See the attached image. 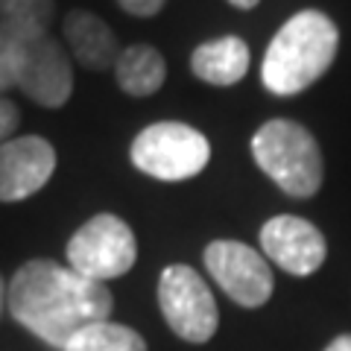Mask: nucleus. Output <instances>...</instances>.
<instances>
[{
  "label": "nucleus",
  "mask_w": 351,
  "mask_h": 351,
  "mask_svg": "<svg viewBox=\"0 0 351 351\" xmlns=\"http://www.w3.org/2000/svg\"><path fill=\"white\" fill-rule=\"evenodd\" d=\"M6 302L12 319L53 348H64L80 328L108 319L114 304L106 284L47 258L29 261L15 272Z\"/></svg>",
  "instance_id": "f257e3e1"
},
{
  "label": "nucleus",
  "mask_w": 351,
  "mask_h": 351,
  "mask_svg": "<svg viewBox=\"0 0 351 351\" xmlns=\"http://www.w3.org/2000/svg\"><path fill=\"white\" fill-rule=\"evenodd\" d=\"M337 47L339 32L331 18L316 9L295 12L267 47L261 68L263 85L281 97L304 91L334 64Z\"/></svg>",
  "instance_id": "f03ea898"
},
{
  "label": "nucleus",
  "mask_w": 351,
  "mask_h": 351,
  "mask_svg": "<svg viewBox=\"0 0 351 351\" xmlns=\"http://www.w3.org/2000/svg\"><path fill=\"white\" fill-rule=\"evenodd\" d=\"M255 164L290 196H313L322 184V152L316 138L293 120H269L252 138Z\"/></svg>",
  "instance_id": "7ed1b4c3"
},
{
  "label": "nucleus",
  "mask_w": 351,
  "mask_h": 351,
  "mask_svg": "<svg viewBox=\"0 0 351 351\" xmlns=\"http://www.w3.org/2000/svg\"><path fill=\"white\" fill-rule=\"evenodd\" d=\"M211 158V144L199 129L188 123H152L132 141V164L161 182H182L202 173Z\"/></svg>",
  "instance_id": "20e7f679"
},
{
  "label": "nucleus",
  "mask_w": 351,
  "mask_h": 351,
  "mask_svg": "<svg viewBox=\"0 0 351 351\" xmlns=\"http://www.w3.org/2000/svg\"><path fill=\"white\" fill-rule=\"evenodd\" d=\"M68 267L80 276L106 284L132 269L138 258V243L132 228L114 214H97L76 228L68 240Z\"/></svg>",
  "instance_id": "39448f33"
},
{
  "label": "nucleus",
  "mask_w": 351,
  "mask_h": 351,
  "mask_svg": "<svg viewBox=\"0 0 351 351\" xmlns=\"http://www.w3.org/2000/svg\"><path fill=\"white\" fill-rule=\"evenodd\" d=\"M158 304L176 337L188 343H208L217 334V302L202 276L184 263H173L158 278Z\"/></svg>",
  "instance_id": "423d86ee"
},
{
  "label": "nucleus",
  "mask_w": 351,
  "mask_h": 351,
  "mask_svg": "<svg viewBox=\"0 0 351 351\" xmlns=\"http://www.w3.org/2000/svg\"><path fill=\"white\" fill-rule=\"evenodd\" d=\"M205 267L232 302L243 307H261L272 295V269L258 249L240 240H214L205 249Z\"/></svg>",
  "instance_id": "0eeeda50"
},
{
  "label": "nucleus",
  "mask_w": 351,
  "mask_h": 351,
  "mask_svg": "<svg viewBox=\"0 0 351 351\" xmlns=\"http://www.w3.org/2000/svg\"><path fill=\"white\" fill-rule=\"evenodd\" d=\"M15 88H21L32 103L44 108H59L71 100L73 68L68 53H64V47L56 38L44 36L21 53Z\"/></svg>",
  "instance_id": "6e6552de"
},
{
  "label": "nucleus",
  "mask_w": 351,
  "mask_h": 351,
  "mask_svg": "<svg viewBox=\"0 0 351 351\" xmlns=\"http://www.w3.org/2000/svg\"><path fill=\"white\" fill-rule=\"evenodd\" d=\"M261 249L263 258L278 263L290 276H313L325 261V237L313 223L302 217H272L261 228Z\"/></svg>",
  "instance_id": "1a4fd4ad"
},
{
  "label": "nucleus",
  "mask_w": 351,
  "mask_h": 351,
  "mask_svg": "<svg viewBox=\"0 0 351 351\" xmlns=\"http://www.w3.org/2000/svg\"><path fill=\"white\" fill-rule=\"evenodd\" d=\"M56 170V149L38 135L0 144V202H21L38 193Z\"/></svg>",
  "instance_id": "9d476101"
},
{
  "label": "nucleus",
  "mask_w": 351,
  "mask_h": 351,
  "mask_svg": "<svg viewBox=\"0 0 351 351\" xmlns=\"http://www.w3.org/2000/svg\"><path fill=\"white\" fill-rule=\"evenodd\" d=\"M64 38L71 44L73 59L85 64L88 71H106L117 62V41L114 32L108 29L103 18H97L94 12L85 9H73L64 18Z\"/></svg>",
  "instance_id": "9b49d317"
},
{
  "label": "nucleus",
  "mask_w": 351,
  "mask_h": 351,
  "mask_svg": "<svg viewBox=\"0 0 351 351\" xmlns=\"http://www.w3.org/2000/svg\"><path fill=\"white\" fill-rule=\"evenodd\" d=\"M191 68L208 85H234L249 71V47L237 36L205 41L193 50Z\"/></svg>",
  "instance_id": "f8f14e48"
},
{
  "label": "nucleus",
  "mask_w": 351,
  "mask_h": 351,
  "mask_svg": "<svg viewBox=\"0 0 351 351\" xmlns=\"http://www.w3.org/2000/svg\"><path fill=\"white\" fill-rule=\"evenodd\" d=\"M114 76H117V85L126 94L149 97L164 85L167 64H164V56L156 47H149V44H132V47L117 53Z\"/></svg>",
  "instance_id": "ddd939ff"
},
{
  "label": "nucleus",
  "mask_w": 351,
  "mask_h": 351,
  "mask_svg": "<svg viewBox=\"0 0 351 351\" xmlns=\"http://www.w3.org/2000/svg\"><path fill=\"white\" fill-rule=\"evenodd\" d=\"M53 0H0V29L21 41H38L50 36Z\"/></svg>",
  "instance_id": "4468645a"
},
{
  "label": "nucleus",
  "mask_w": 351,
  "mask_h": 351,
  "mask_svg": "<svg viewBox=\"0 0 351 351\" xmlns=\"http://www.w3.org/2000/svg\"><path fill=\"white\" fill-rule=\"evenodd\" d=\"M62 351H147L144 337L126 325L100 319L80 328Z\"/></svg>",
  "instance_id": "2eb2a0df"
},
{
  "label": "nucleus",
  "mask_w": 351,
  "mask_h": 351,
  "mask_svg": "<svg viewBox=\"0 0 351 351\" xmlns=\"http://www.w3.org/2000/svg\"><path fill=\"white\" fill-rule=\"evenodd\" d=\"M32 41H21L15 36L0 29V94L15 88V76H18V62H21V53L29 47Z\"/></svg>",
  "instance_id": "dca6fc26"
},
{
  "label": "nucleus",
  "mask_w": 351,
  "mask_h": 351,
  "mask_svg": "<svg viewBox=\"0 0 351 351\" xmlns=\"http://www.w3.org/2000/svg\"><path fill=\"white\" fill-rule=\"evenodd\" d=\"M18 123H21L18 106L12 100H6V97H0V144L12 138V132L18 129Z\"/></svg>",
  "instance_id": "f3484780"
},
{
  "label": "nucleus",
  "mask_w": 351,
  "mask_h": 351,
  "mask_svg": "<svg viewBox=\"0 0 351 351\" xmlns=\"http://www.w3.org/2000/svg\"><path fill=\"white\" fill-rule=\"evenodd\" d=\"M120 6L126 9L129 15H138V18H152L161 12L164 0H117Z\"/></svg>",
  "instance_id": "a211bd4d"
},
{
  "label": "nucleus",
  "mask_w": 351,
  "mask_h": 351,
  "mask_svg": "<svg viewBox=\"0 0 351 351\" xmlns=\"http://www.w3.org/2000/svg\"><path fill=\"white\" fill-rule=\"evenodd\" d=\"M325 351H351V334H343V337H337L331 346H328Z\"/></svg>",
  "instance_id": "6ab92c4d"
},
{
  "label": "nucleus",
  "mask_w": 351,
  "mask_h": 351,
  "mask_svg": "<svg viewBox=\"0 0 351 351\" xmlns=\"http://www.w3.org/2000/svg\"><path fill=\"white\" fill-rule=\"evenodd\" d=\"M228 3L237 6V9H255V6L261 3V0H228Z\"/></svg>",
  "instance_id": "aec40b11"
},
{
  "label": "nucleus",
  "mask_w": 351,
  "mask_h": 351,
  "mask_svg": "<svg viewBox=\"0 0 351 351\" xmlns=\"http://www.w3.org/2000/svg\"><path fill=\"white\" fill-rule=\"evenodd\" d=\"M3 299H6V290H3V278H0V311H3Z\"/></svg>",
  "instance_id": "412c9836"
}]
</instances>
